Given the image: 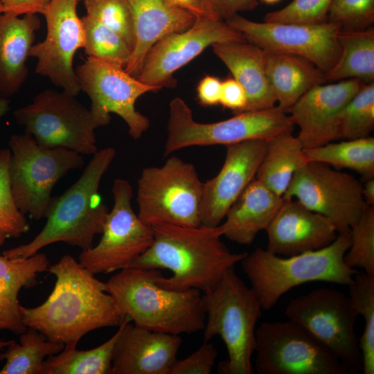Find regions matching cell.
Instances as JSON below:
<instances>
[{
    "mask_svg": "<svg viewBox=\"0 0 374 374\" xmlns=\"http://www.w3.org/2000/svg\"><path fill=\"white\" fill-rule=\"evenodd\" d=\"M48 271L56 278L53 290L41 305L21 306L24 325L48 339L76 345L88 332L119 326L124 321L105 283L95 278L70 255L63 256Z\"/></svg>",
    "mask_w": 374,
    "mask_h": 374,
    "instance_id": "cell-1",
    "label": "cell"
},
{
    "mask_svg": "<svg viewBox=\"0 0 374 374\" xmlns=\"http://www.w3.org/2000/svg\"><path fill=\"white\" fill-rule=\"evenodd\" d=\"M151 227L152 244L130 267L169 269L171 276L161 274L157 280L169 290L208 292L247 254L231 252L217 226L159 224Z\"/></svg>",
    "mask_w": 374,
    "mask_h": 374,
    "instance_id": "cell-2",
    "label": "cell"
},
{
    "mask_svg": "<svg viewBox=\"0 0 374 374\" xmlns=\"http://www.w3.org/2000/svg\"><path fill=\"white\" fill-rule=\"evenodd\" d=\"M116 156L112 147L98 150L80 178L62 195L53 197L42 231L29 242L2 252L8 258H28L46 246L64 242L87 250L101 234L109 210L98 190Z\"/></svg>",
    "mask_w": 374,
    "mask_h": 374,
    "instance_id": "cell-3",
    "label": "cell"
},
{
    "mask_svg": "<svg viewBox=\"0 0 374 374\" xmlns=\"http://www.w3.org/2000/svg\"><path fill=\"white\" fill-rule=\"evenodd\" d=\"M161 274L157 269L126 267L105 283L106 291L121 314L137 326L179 335L203 330L201 292L163 287L157 282Z\"/></svg>",
    "mask_w": 374,
    "mask_h": 374,
    "instance_id": "cell-4",
    "label": "cell"
},
{
    "mask_svg": "<svg viewBox=\"0 0 374 374\" xmlns=\"http://www.w3.org/2000/svg\"><path fill=\"white\" fill-rule=\"evenodd\" d=\"M350 242L349 231L338 233L323 248L290 256L257 248L247 253L241 264L262 310H268L287 292L301 284L323 281L350 285L358 271L344 260Z\"/></svg>",
    "mask_w": 374,
    "mask_h": 374,
    "instance_id": "cell-5",
    "label": "cell"
},
{
    "mask_svg": "<svg viewBox=\"0 0 374 374\" xmlns=\"http://www.w3.org/2000/svg\"><path fill=\"white\" fill-rule=\"evenodd\" d=\"M206 316L204 341L220 336L228 353L220 362V374H252L256 330L262 308L251 287L235 273L228 270L217 285L202 295Z\"/></svg>",
    "mask_w": 374,
    "mask_h": 374,
    "instance_id": "cell-6",
    "label": "cell"
},
{
    "mask_svg": "<svg viewBox=\"0 0 374 374\" xmlns=\"http://www.w3.org/2000/svg\"><path fill=\"white\" fill-rule=\"evenodd\" d=\"M294 127L290 116L277 105L243 112L218 122L199 123L193 118L185 101L177 97L169 104L164 156L191 146H226L251 140L267 141L280 134L292 132Z\"/></svg>",
    "mask_w": 374,
    "mask_h": 374,
    "instance_id": "cell-7",
    "label": "cell"
},
{
    "mask_svg": "<svg viewBox=\"0 0 374 374\" xmlns=\"http://www.w3.org/2000/svg\"><path fill=\"white\" fill-rule=\"evenodd\" d=\"M8 146L10 186L17 206L35 220L44 218L54 186L67 172L83 166L82 155L43 147L26 133L12 134Z\"/></svg>",
    "mask_w": 374,
    "mask_h": 374,
    "instance_id": "cell-8",
    "label": "cell"
},
{
    "mask_svg": "<svg viewBox=\"0 0 374 374\" xmlns=\"http://www.w3.org/2000/svg\"><path fill=\"white\" fill-rule=\"evenodd\" d=\"M203 182L195 166L171 156L144 168L137 182L138 217L145 224L201 225Z\"/></svg>",
    "mask_w": 374,
    "mask_h": 374,
    "instance_id": "cell-9",
    "label": "cell"
},
{
    "mask_svg": "<svg viewBox=\"0 0 374 374\" xmlns=\"http://www.w3.org/2000/svg\"><path fill=\"white\" fill-rule=\"evenodd\" d=\"M17 123L24 127L42 146L61 148L82 155L97 150L95 130L100 127L89 109L75 96L64 91L46 89L32 102L13 112Z\"/></svg>",
    "mask_w": 374,
    "mask_h": 374,
    "instance_id": "cell-10",
    "label": "cell"
},
{
    "mask_svg": "<svg viewBox=\"0 0 374 374\" xmlns=\"http://www.w3.org/2000/svg\"><path fill=\"white\" fill-rule=\"evenodd\" d=\"M287 319L303 328L332 350L350 373L362 370L355 323L359 314L349 296L337 290L316 288L292 300Z\"/></svg>",
    "mask_w": 374,
    "mask_h": 374,
    "instance_id": "cell-11",
    "label": "cell"
},
{
    "mask_svg": "<svg viewBox=\"0 0 374 374\" xmlns=\"http://www.w3.org/2000/svg\"><path fill=\"white\" fill-rule=\"evenodd\" d=\"M259 374H348L337 355L308 330L287 320L265 321L256 330Z\"/></svg>",
    "mask_w": 374,
    "mask_h": 374,
    "instance_id": "cell-12",
    "label": "cell"
},
{
    "mask_svg": "<svg viewBox=\"0 0 374 374\" xmlns=\"http://www.w3.org/2000/svg\"><path fill=\"white\" fill-rule=\"evenodd\" d=\"M114 204L109 211L99 242L82 251L79 262L93 274L128 267L152 244V227L134 213L133 189L128 181L116 179L112 186Z\"/></svg>",
    "mask_w": 374,
    "mask_h": 374,
    "instance_id": "cell-13",
    "label": "cell"
},
{
    "mask_svg": "<svg viewBox=\"0 0 374 374\" xmlns=\"http://www.w3.org/2000/svg\"><path fill=\"white\" fill-rule=\"evenodd\" d=\"M362 189L353 175L308 161L294 173L283 197L327 217L339 233L349 231L366 206Z\"/></svg>",
    "mask_w": 374,
    "mask_h": 374,
    "instance_id": "cell-14",
    "label": "cell"
},
{
    "mask_svg": "<svg viewBox=\"0 0 374 374\" xmlns=\"http://www.w3.org/2000/svg\"><path fill=\"white\" fill-rule=\"evenodd\" d=\"M75 73L100 126L108 125L110 114L114 113L126 123L129 134L134 139L148 130L150 121L136 109L135 103L142 95L160 89L141 82L124 68L91 57L78 66Z\"/></svg>",
    "mask_w": 374,
    "mask_h": 374,
    "instance_id": "cell-15",
    "label": "cell"
},
{
    "mask_svg": "<svg viewBox=\"0 0 374 374\" xmlns=\"http://www.w3.org/2000/svg\"><path fill=\"white\" fill-rule=\"evenodd\" d=\"M245 39L265 51L303 57L327 73L336 63L340 53L339 24H319L258 22L239 14L225 21Z\"/></svg>",
    "mask_w": 374,
    "mask_h": 374,
    "instance_id": "cell-16",
    "label": "cell"
},
{
    "mask_svg": "<svg viewBox=\"0 0 374 374\" xmlns=\"http://www.w3.org/2000/svg\"><path fill=\"white\" fill-rule=\"evenodd\" d=\"M78 2L51 0L42 14L46 22V37L33 44L30 51V57L37 60L35 72L75 96L81 90L73 60L77 50L84 44L82 23L77 13Z\"/></svg>",
    "mask_w": 374,
    "mask_h": 374,
    "instance_id": "cell-17",
    "label": "cell"
},
{
    "mask_svg": "<svg viewBox=\"0 0 374 374\" xmlns=\"http://www.w3.org/2000/svg\"><path fill=\"white\" fill-rule=\"evenodd\" d=\"M247 41L242 33L224 21L208 17L196 18L188 30L168 35L156 43L147 53L136 77L141 82L159 89L173 87V74L217 43Z\"/></svg>",
    "mask_w": 374,
    "mask_h": 374,
    "instance_id": "cell-18",
    "label": "cell"
},
{
    "mask_svg": "<svg viewBox=\"0 0 374 374\" xmlns=\"http://www.w3.org/2000/svg\"><path fill=\"white\" fill-rule=\"evenodd\" d=\"M267 141L251 140L226 145L219 172L203 182L201 224L217 226L228 210L255 179L263 159Z\"/></svg>",
    "mask_w": 374,
    "mask_h": 374,
    "instance_id": "cell-19",
    "label": "cell"
},
{
    "mask_svg": "<svg viewBox=\"0 0 374 374\" xmlns=\"http://www.w3.org/2000/svg\"><path fill=\"white\" fill-rule=\"evenodd\" d=\"M364 83L348 79L318 84L307 91L287 111L294 125L299 127L297 137L304 148L323 145L340 139L342 112Z\"/></svg>",
    "mask_w": 374,
    "mask_h": 374,
    "instance_id": "cell-20",
    "label": "cell"
},
{
    "mask_svg": "<svg viewBox=\"0 0 374 374\" xmlns=\"http://www.w3.org/2000/svg\"><path fill=\"white\" fill-rule=\"evenodd\" d=\"M125 317L114 346L112 374H170L182 343L179 335L130 324Z\"/></svg>",
    "mask_w": 374,
    "mask_h": 374,
    "instance_id": "cell-21",
    "label": "cell"
},
{
    "mask_svg": "<svg viewBox=\"0 0 374 374\" xmlns=\"http://www.w3.org/2000/svg\"><path fill=\"white\" fill-rule=\"evenodd\" d=\"M265 231L268 237L266 249L283 256L323 248L338 235L327 217L290 199H284Z\"/></svg>",
    "mask_w": 374,
    "mask_h": 374,
    "instance_id": "cell-22",
    "label": "cell"
},
{
    "mask_svg": "<svg viewBox=\"0 0 374 374\" xmlns=\"http://www.w3.org/2000/svg\"><path fill=\"white\" fill-rule=\"evenodd\" d=\"M127 1L133 15L135 44L124 69L136 77L150 49L166 36L188 30L196 17L167 0Z\"/></svg>",
    "mask_w": 374,
    "mask_h": 374,
    "instance_id": "cell-23",
    "label": "cell"
},
{
    "mask_svg": "<svg viewBox=\"0 0 374 374\" xmlns=\"http://www.w3.org/2000/svg\"><path fill=\"white\" fill-rule=\"evenodd\" d=\"M40 28L37 14H0V96L9 98L19 92L26 82V62Z\"/></svg>",
    "mask_w": 374,
    "mask_h": 374,
    "instance_id": "cell-24",
    "label": "cell"
},
{
    "mask_svg": "<svg viewBox=\"0 0 374 374\" xmlns=\"http://www.w3.org/2000/svg\"><path fill=\"white\" fill-rule=\"evenodd\" d=\"M215 55L244 88L246 111H257L276 106V98L265 69V51L247 41L212 45Z\"/></svg>",
    "mask_w": 374,
    "mask_h": 374,
    "instance_id": "cell-25",
    "label": "cell"
},
{
    "mask_svg": "<svg viewBox=\"0 0 374 374\" xmlns=\"http://www.w3.org/2000/svg\"><path fill=\"white\" fill-rule=\"evenodd\" d=\"M283 202V197L254 179L217 226L222 236L240 244H251L260 231L266 230Z\"/></svg>",
    "mask_w": 374,
    "mask_h": 374,
    "instance_id": "cell-26",
    "label": "cell"
},
{
    "mask_svg": "<svg viewBox=\"0 0 374 374\" xmlns=\"http://www.w3.org/2000/svg\"><path fill=\"white\" fill-rule=\"evenodd\" d=\"M49 266L44 253L14 258L0 255V331L20 335L27 330L22 320L19 292L35 285L37 275L48 271Z\"/></svg>",
    "mask_w": 374,
    "mask_h": 374,
    "instance_id": "cell-27",
    "label": "cell"
},
{
    "mask_svg": "<svg viewBox=\"0 0 374 374\" xmlns=\"http://www.w3.org/2000/svg\"><path fill=\"white\" fill-rule=\"evenodd\" d=\"M265 69L277 106L285 112L310 89L326 82L323 71L294 55L265 51Z\"/></svg>",
    "mask_w": 374,
    "mask_h": 374,
    "instance_id": "cell-28",
    "label": "cell"
},
{
    "mask_svg": "<svg viewBox=\"0 0 374 374\" xmlns=\"http://www.w3.org/2000/svg\"><path fill=\"white\" fill-rule=\"evenodd\" d=\"M292 133L280 134L267 141L265 155L255 177L280 197L296 170L308 162L303 145Z\"/></svg>",
    "mask_w": 374,
    "mask_h": 374,
    "instance_id": "cell-29",
    "label": "cell"
},
{
    "mask_svg": "<svg viewBox=\"0 0 374 374\" xmlns=\"http://www.w3.org/2000/svg\"><path fill=\"white\" fill-rule=\"evenodd\" d=\"M339 57L325 73L326 82L357 79L364 83L374 81V29H341L338 33Z\"/></svg>",
    "mask_w": 374,
    "mask_h": 374,
    "instance_id": "cell-30",
    "label": "cell"
},
{
    "mask_svg": "<svg viewBox=\"0 0 374 374\" xmlns=\"http://www.w3.org/2000/svg\"><path fill=\"white\" fill-rule=\"evenodd\" d=\"M308 161L317 162L337 169L348 168L365 179L374 177V138L367 136L334 141L315 148H304Z\"/></svg>",
    "mask_w": 374,
    "mask_h": 374,
    "instance_id": "cell-31",
    "label": "cell"
},
{
    "mask_svg": "<svg viewBox=\"0 0 374 374\" xmlns=\"http://www.w3.org/2000/svg\"><path fill=\"white\" fill-rule=\"evenodd\" d=\"M120 332L119 326L110 339L89 350L64 345L61 352L44 361L42 374H112L113 353Z\"/></svg>",
    "mask_w": 374,
    "mask_h": 374,
    "instance_id": "cell-32",
    "label": "cell"
},
{
    "mask_svg": "<svg viewBox=\"0 0 374 374\" xmlns=\"http://www.w3.org/2000/svg\"><path fill=\"white\" fill-rule=\"evenodd\" d=\"M19 335V343L14 341L0 353V361H6L0 374H42L44 358L64 348V344L48 339L33 328Z\"/></svg>",
    "mask_w": 374,
    "mask_h": 374,
    "instance_id": "cell-33",
    "label": "cell"
},
{
    "mask_svg": "<svg viewBox=\"0 0 374 374\" xmlns=\"http://www.w3.org/2000/svg\"><path fill=\"white\" fill-rule=\"evenodd\" d=\"M349 286V297L358 314L363 317L364 328L359 338L364 374L374 373V276L357 271Z\"/></svg>",
    "mask_w": 374,
    "mask_h": 374,
    "instance_id": "cell-34",
    "label": "cell"
},
{
    "mask_svg": "<svg viewBox=\"0 0 374 374\" xmlns=\"http://www.w3.org/2000/svg\"><path fill=\"white\" fill-rule=\"evenodd\" d=\"M84 33V53L97 59L124 68L128 63L132 49L116 33L89 15L81 18Z\"/></svg>",
    "mask_w": 374,
    "mask_h": 374,
    "instance_id": "cell-35",
    "label": "cell"
},
{
    "mask_svg": "<svg viewBox=\"0 0 374 374\" xmlns=\"http://www.w3.org/2000/svg\"><path fill=\"white\" fill-rule=\"evenodd\" d=\"M374 128V82L364 83L345 106L339 136L355 139L370 136Z\"/></svg>",
    "mask_w": 374,
    "mask_h": 374,
    "instance_id": "cell-36",
    "label": "cell"
},
{
    "mask_svg": "<svg viewBox=\"0 0 374 374\" xmlns=\"http://www.w3.org/2000/svg\"><path fill=\"white\" fill-rule=\"evenodd\" d=\"M10 150L0 148V246L10 238H17L29 230L25 215L14 200L9 175Z\"/></svg>",
    "mask_w": 374,
    "mask_h": 374,
    "instance_id": "cell-37",
    "label": "cell"
},
{
    "mask_svg": "<svg viewBox=\"0 0 374 374\" xmlns=\"http://www.w3.org/2000/svg\"><path fill=\"white\" fill-rule=\"evenodd\" d=\"M350 246L344 255L347 266L374 276V206L366 205L350 229Z\"/></svg>",
    "mask_w": 374,
    "mask_h": 374,
    "instance_id": "cell-38",
    "label": "cell"
},
{
    "mask_svg": "<svg viewBox=\"0 0 374 374\" xmlns=\"http://www.w3.org/2000/svg\"><path fill=\"white\" fill-rule=\"evenodd\" d=\"M84 6L87 15L116 33L133 50L134 19L127 0H84Z\"/></svg>",
    "mask_w": 374,
    "mask_h": 374,
    "instance_id": "cell-39",
    "label": "cell"
},
{
    "mask_svg": "<svg viewBox=\"0 0 374 374\" xmlns=\"http://www.w3.org/2000/svg\"><path fill=\"white\" fill-rule=\"evenodd\" d=\"M332 0H292L278 10L268 12L264 21L319 24L328 21L329 9Z\"/></svg>",
    "mask_w": 374,
    "mask_h": 374,
    "instance_id": "cell-40",
    "label": "cell"
},
{
    "mask_svg": "<svg viewBox=\"0 0 374 374\" xmlns=\"http://www.w3.org/2000/svg\"><path fill=\"white\" fill-rule=\"evenodd\" d=\"M328 21L345 30L368 28L374 22V0H332Z\"/></svg>",
    "mask_w": 374,
    "mask_h": 374,
    "instance_id": "cell-41",
    "label": "cell"
},
{
    "mask_svg": "<svg viewBox=\"0 0 374 374\" xmlns=\"http://www.w3.org/2000/svg\"><path fill=\"white\" fill-rule=\"evenodd\" d=\"M217 351L210 341L202 346L187 357L177 359L170 374H210L215 365Z\"/></svg>",
    "mask_w": 374,
    "mask_h": 374,
    "instance_id": "cell-42",
    "label": "cell"
},
{
    "mask_svg": "<svg viewBox=\"0 0 374 374\" xmlns=\"http://www.w3.org/2000/svg\"><path fill=\"white\" fill-rule=\"evenodd\" d=\"M213 17L226 21L240 12L254 10L258 0H206Z\"/></svg>",
    "mask_w": 374,
    "mask_h": 374,
    "instance_id": "cell-43",
    "label": "cell"
},
{
    "mask_svg": "<svg viewBox=\"0 0 374 374\" xmlns=\"http://www.w3.org/2000/svg\"><path fill=\"white\" fill-rule=\"evenodd\" d=\"M220 104L236 114L244 112L247 96L244 88L233 78L222 82Z\"/></svg>",
    "mask_w": 374,
    "mask_h": 374,
    "instance_id": "cell-44",
    "label": "cell"
},
{
    "mask_svg": "<svg viewBox=\"0 0 374 374\" xmlns=\"http://www.w3.org/2000/svg\"><path fill=\"white\" fill-rule=\"evenodd\" d=\"M222 82L216 77L204 76L199 82L197 92L199 103L204 106L220 104Z\"/></svg>",
    "mask_w": 374,
    "mask_h": 374,
    "instance_id": "cell-45",
    "label": "cell"
},
{
    "mask_svg": "<svg viewBox=\"0 0 374 374\" xmlns=\"http://www.w3.org/2000/svg\"><path fill=\"white\" fill-rule=\"evenodd\" d=\"M7 12L17 16L43 14L51 0H0Z\"/></svg>",
    "mask_w": 374,
    "mask_h": 374,
    "instance_id": "cell-46",
    "label": "cell"
},
{
    "mask_svg": "<svg viewBox=\"0 0 374 374\" xmlns=\"http://www.w3.org/2000/svg\"><path fill=\"white\" fill-rule=\"evenodd\" d=\"M168 2L176 7L182 9L196 18L208 17L215 19L213 17L210 8L206 0H167Z\"/></svg>",
    "mask_w": 374,
    "mask_h": 374,
    "instance_id": "cell-47",
    "label": "cell"
},
{
    "mask_svg": "<svg viewBox=\"0 0 374 374\" xmlns=\"http://www.w3.org/2000/svg\"><path fill=\"white\" fill-rule=\"evenodd\" d=\"M362 196L365 203L374 206V177L366 179L362 184Z\"/></svg>",
    "mask_w": 374,
    "mask_h": 374,
    "instance_id": "cell-48",
    "label": "cell"
},
{
    "mask_svg": "<svg viewBox=\"0 0 374 374\" xmlns=\"http://www.w3.org/2000/svg\"><path fill=\"white\" fill-rule=\"evenodd\" d=\"M10 109L9 98L0 97V118L4 116Z\"/></svg>",
    "mask_w": 374,
    "mask_h": 374,
    "instance_id": "cell-49",
    "label": "cell"
},
{
    "mask_svg": "<svg viewBox=\"0 0 374 374\" xmlns=\"http://www.w3.org/2000/svg\"><path fill=\"white\" fill-rule=\"evenodd\" d=\"M13 341H14V340L6 341V340L0 339V350H2L4 348H6Z\"/></svg>",
    "mask_w": 374,
    "mask_h": 374,
    "instance_id": "cell-50",
    "label": "cell"
},
{
    "mask_svg": "<svg viewBox=\"0 0 374 374\" xmlns=\"http://www.w3.org/2000/svg\"><path fill=\"white\" fill-rule=\"evenodd\" d=\"M262 1L267 4H274L280 1V0H262Z\"/></svg>",
    "mask_w": 374,
    "mask_h": 374,
    "instance_id": "cell-51",
    "label": "cell"
},
{
    "mask_svg": "<svg viewBox=\"0 0 374 374\" xmlns=\"http://www.w3.org/2000/svg\"><path fill=\"white\" fill-rule=\"evenodd\" d=\"M5 11H6V9L0 1V14L4 12Z\"/></svg>",
    "mask_w": 374,
    "mask_h": 374,
    "instance_id": "cell-52",
    "label": "cell"
},
{
    "mask_svg": "<svg viewBox=\"0 0 374 374\" xmlns=\"http://www.w3.org/2000/svg\"><path fill=\"white\" fill-rule=\"evenodd\" d=\"M78 1H80V0H77Z\"/></svg>",
    "mask_w": 374,
    "mask_h": 374,
    "instance_id": "cell-53",
    "label": "cell"
}]
</instances>
